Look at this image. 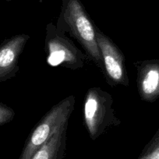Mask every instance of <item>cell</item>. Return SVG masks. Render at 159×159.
Returning a JSON list of instances; mask_svg holds the SVG:
<instances>
[{
	"instance_id": "1",
	"label": "cell",
	"mask_w": 159,
	"mask_h": 159,
	"mask_svg": "<svg viewBox=\"0 0 159 159\" xmlns=\"http://www.w3.org/2000/svg\"><path fill=\"white\" fill-rule=\"evenodd\" d=\"M59 20L61 23L58 24H62V26L56 27L57 30L64 34L69 33L86 52L89 60L103 72L102 56L97 42L96 27L77 0L67 1Z\"/></svg>"
},
{
	"instance_id": "2",
	"label": "cell",
	"mask_w": 159,
	"mask_h": 159,
	"mask_svg": "<svg viewBox=\"0 0 159 159\" xmlns=\"http://www.w3.org/2000/svg\"><path fill=\"white\" fill-rule=\"evenodd\" d=\"M113 98L99 87L89 88L84 100V122L90 138L96 140L108 129L121 124L113 108Z\"/></svg>"
},
{
	"instance_id": "3",
	"label": "cell",
	"mask_w": 159,
	"mask_h": 159,
	"mask_svg": "<svg viewBox=\"0 0 159 159\" xmlns=\"http://www.w3.org/2000/svg\"><path fill=\"white\" fill-rule=\"evenodd\" d=\"M75 102V96L70 95L52 106L29 134L19 159H31L34 153L57 131L68 126Z\"/></svg>"
},
{
	"instance_id": "4",
	"label": "cell",
	"mask_w": 159,
	"mask_h": 159,
	"mask_svg": "<svg viewBox=\"0 0 159 159\" xmlns=\"http://www.w3.org/2000/svg\"><path fill=\"white\" fill-rule=\"evenodd\" d=\"M45 51L47 63L51 66H61L72 70L85 66L88 57L78 48L64 33L50 23L46 27Z\"/></svg>"
},
{
	"instance_id": "5",
	"label": "cell",
	"mask_w": 159,
	"mask_h": 159,
	"mask_svg": "<svg viewBox=\"0 0 159 159\" xmlns=\"http://www.w3.org/2000/svg\"><path fill=\"white\" fill-rule=\"evenodd\" d=\"M96 35L103 65L102 73L106 82L111 87H128L129 80L124 54L112 40L97 27Z\"/></svg>"
},
{
	"instance_id": "6",
	"label": "cell",
	"mask_w": 159,
	"mask_h": 159,
	"mask_svg": "<svg viewBox=\"0 0 159 159\" xmlns=\"http://www.w3.org/2000/svg\"><path fill=\"white\" fill-rule=\"evenodd\" d=\"M30 36L15 35L0 44V83L16 76L20 70L19 59Z\"/></svg>"
},
{
	"instance_id": "7",
	"label": "cell",
	"mask_w": 159,
	"mask_h": 159,
	"mask_svg": "<svg viewBox=\"0 0 159 159\" xmlns=\"http://www.w3.org/2000/svg\"><path fill=\"white\" fill-rule=\"evenodd\" d=\"M137 85L141 100L146 102L159 99V59H146L134 62Z\"/></svg>"
},
{
	"instance_id": "8",
	"label": "cell",
	"mask_w": 159,
	"mask_h": 159,
	"mask_svg": "<svg viewBox=\"0 0 159 159\" xmlns=\"http://www.w3.org/2000/svg\"><path fill=\"white\" fill-rule=\"evenodd\" d=\"M67 129L68 126H66L57 131L34 153L31 159H63L66 152Z\"/></svg>"
},
{
	"instance_id": "9",
	"label": "cell",
	"mask_w": 159,
	"mask_h": 159,
	"mask_svg": "<svg viewBox=\"0 0 159 159\" xmlns=\"http://www.w3.org/2000/svg\"><path fill=\"white\" fill-rule=\"evenodd\" d=\"M137 159H159V127Z\"/></svg>"
},
{
	"instance_id": "10",
	"label": "cell",
	"mask_w": 159,
	"mask_h": 159,
	"mask_svg": "<svg viewBox=\"0 0 159 159\" xmlns=\"http://www.w3.org/2000/svg\"><path fill=\"white\" fill-rule=\"evenodd\" d=\"M15 115L13 108L5 104L0 103V126H3L13 121Z\"/></svg>"
}]
</instances>
